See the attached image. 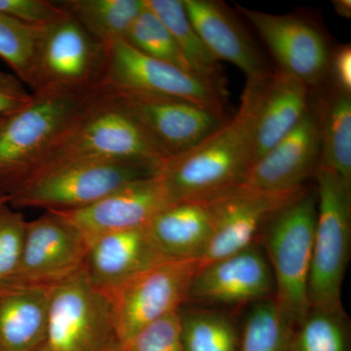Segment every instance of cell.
Wrapping results in <instances>:
<instances>
[{
	"instance_id": "1",
	"label": "cell",
	"mask_w": 351,
	"mask_h": 351,
	"mask_svg": "<svg viewBox=\"0 0 351 351\" xmlns=\"http://www.w3.org/2000/svg\"><path fill=\"white\" fill-rule=\"evenodd\" d=\"M265 80L246 82L239 110L216 131L189 151L163 161L158 178L171 202L209 201L243 184L252 164Z\"/></svg>"
},
{
	"instance_id": "2",
	"label": "cell",
	"mask_w": 351,
	"mask_h": 351,
	"mask_svg": "<svg viewBox=\"0 0 351 351\" xmlns=\"http://www.w3.org/2000/svg\"><path fill=\"white\" fill-rule=\"evenodd\" d=\"M92 93L38 90L27 106L0 119V195L9 197L34 178Z\"/></svg>"
},
{
	"instance_id": "3",
	"label": "cell",
	"mask_w": 351,
	"mask_h": 351,
	"mask_svg": "<svg viewBox=\"0 0 351 351\" xmlns=\"http://www.w3.org/2000/svg\"><path fill=\"white\" fill-rule=\"evenodd\" d=\"M89 159L165 160L123 108L97 90L51 147L34 178L62 164Z\"/></svg>"
},
{
	"instance_id": "4",
	"label": "cell",
	"mask_w": 351,
	"mask_h": 351,
	"mask_svg": "<svg viewBox=\"0 0 351 351\" xmlns=\"http://www.w3.org/2000/svg\"><path fill=\"white\" fill-rule=\"evenodd\" d=\"M163 162L144 159H89L41 173L8 197L16 208L73 211L133 184L158 175Z\"/></svg>"
},
{
	"instance_id": "5",
	"label": "cell",
	"mask_w": 351,
	"mask_h": 351,
	"mask_svg": "<svg viewBox=\"0 0 351 351\" xmlns=\"http://www.w3.org/2000/svg\"><path fill=\"white\" fill-rule=\"evenodd\" d=\"M316 214V195L306 191L274 214L258 234L274 274V300L293 329L309 311L307 288Z\"/></svg>"
},
{
	"instance_id": "6",
	"label": "cell",
	"mask_w": 351,
	"mask_h": 351,
	"mask_svg": "<svg viewBox=\"0 0 351 351\" xmlns=\"http://www.w3.org/2000/svg\"><path fill=\"white\" fill-rule=\"evenodd\" d=\"M317 214L307 298L309 307L343 308L341 286L351 249V184L317 168Z\"/></svg>"
},
{
	"instance_id": "7",
	"label": "cell",
	"mask_w": 351,
	"mask_h": 351,
	"mask_svg": "<svg viewBox=\"0 0 351 351\" xmlns=\"http://www.w3.org/2000/svg\"><path fill=\"white\" fill-rule=\"evenodd\" d=\"M45 345L50 351H121L112 299L83 267L49 288Z\"/></svg>"
},
{
	"instance_id": "8",
	"label": "cell",
	"mask_w": 351,
	"mask_h": 351,
	"mask_svg": "<svg viewBox=\"0 0 351 351\" xmlns=\"http://www.w3.org/2000/svg\"><path fill=\"white\" fill-rule=\"evenodd\" d=\"M95 90L175 97L219 115L226 97L193 73L140 52L123 39L106 47V61Z\"/></svg>"
},
{
	"instance_id": "9",
	"label": "cell",
	"mask_w": 351,
	"mask_h": 351,
	"mask_svg": "<svg viewBox=\"0 0 351 351\" xmlns=\"http://www.w3.org/2000/svg\"><path fill=\"white\" fill-rule=\"evenodd\" d=\"M105 61V46L66 14L39 29L29 87L34 92L50 88L94 91Z\"/></svg>"
},
{
	"instance_id": "10",
	"label": "cell",
	"mask_w": 351,
	"mask_h": 351,
	"mask_svg": "<svg viewBox=\"0 0 351 351\" xmlns=\"http://www.w3.org/2000/svg\"><path fill=\"white\" fill-rule=\"evenodd\" d=\"M117 101L164 158L195 147L228 119L191 101L160 95L101 91Z\"/></svg>"
},
{
	"instance_id": "11",
	"label": "cell",
	"mask_w": 351,
	"mask_h": 351,
	"mask_svg": "<svg viewBox=\"0 0 351 351\" xmlns=\"http://www.w3.org/2000/svg\"><path fill=\"white\" fill-rule=\"evenodd\" d=\"M198 261L167 258L134 277L110 297L122 343L186 304Z\"/></svg>"
},
{
	"instance_id": "12",
	"label": "cell",
	"mask_w": 351,
	"mask_h": 351,
	"mask_svg": "<svg viewBox=\"0 0 351 351\" xmlns=\"http://www.w3.org/2000/svg\"><path fill=\"white\" fill-rule=\"evenodd\" d=\"M306 191L302 188L269 191L242 184L206 201L213 215L214 232L198 265L225 258L255 243L265 223Z\"/></svg>"
},
{
	"instance_id": "13",
	"label": "cell",
	"mask_w": 351,
	"mask_h": 351,
	"mask_svg": "<svg viewBox=\"0 0 351 351\" xmlns=\"http://www.w3.org/2000/svg\"><path fill=\"white\" fill-rule=\"evenodd\" d=\"M88 244L80 232L56 212L25 225L19 269L5 282L51 288L83 267Z\"/></svg>"
},
{
	"instance_id": "14",
	"label": "cell",
	"mask_w": 351,
	"mask_h": 351,
	"mask_svg": "<svg viewBox=\"0 0 351 351\" xmlns=\"http://www.w3.org/2000/svg\"><path fill=\"white\" fill-rule=\"evenodd\" d=\"M274 274L260 245L198 265L186 302L208 306H239L274 297Z\"/></svg>"
},
{
	"instance_id": "15",
	"label": "cell",
	"mask_w": 351,
	"mask_h": 351,
	"mask_svg": "<svg viewBox=\"0 0 351 351\" xmlns=\"http://www.w3.org/2000/svg\"><path fill=\"white\" fill-rule=\"evenodd\" d=\"M240 9L271 51L279 69L308 87L322 82L329 66V52L317 29L293 16Z\"/></svg>"
},
{
	"instance_id": "16",
	"label": "cell",
	"mask_w": 351,
	"mask_h": 351,
	"mask_svg": "<svg viewBox=\"0 0 351 351\" xmlns=\"http://www.w3.org/2000/svg\"><path fill=\"white\" fill-rule=\"evenodd\" d=\"M170 204L157 175L133 182L89 206L56 213L75 226L89 245L103 235L147 226Z\"/></svg>"
},
{
	"instance_id": "17",
	"label": "cell",
	"mask_w": 351,
	"mask_h": 351,
	"mask_svg": "<svg viewBox=\"0 0 351 351\" xmlns=\"http://www.w3.org/2000/svg\"><path fill=\"white\" fill-rule=\"evenodd\" d=\"M319 157V113L308 108L290 133L252 164L243 184L269 191L304 188L307 178L315 174Z\"/></svg>"
},
{
	"instance_id": "18",
	"label": "cell",
	"mask_w": 351,
	"mask_h": 351,
	"mask_svg": "<svg viewBox=\"0 0 351 351\" xmlns=\"http://www.w3.org/2000/svg\"><path fill=\"white\" fill-rule=\"evenodd\" d=\"M167 258L143 226L90 242L83 269L90 282L110 298L134 277Z\"/></svg>"
},
{
	"instance_id": "19",
	"label": "cell",
	"mask_w": 351,
	"mask_h": 351,
	"mask_svg": "<svg viewBox=\"0 0 351 351\" xmlns=\"http://www.w3.org/2000/svg\"><path fill=\"white\" fill-rule=\"evenodd\" d=\"M189 21L218 61L234 64L247 82L270 75L257 48L223 3L213 0H182Z\"/></svg>"
},
{
	"instance_id": "20",
	"label": "cell",
	"mask_w": 351,
	"mask_h": 351,
	"mask_svg": "<svg viewBox=\"0 0 351 351\" xmlns=\"http://www.w3.org/2000/svg\"><path fill=\"white\" fill-rule=\"evenodd\" d=\"M308 88L281 69L265 78L256 115L252 164L265 156L301 121L309 108Z\"/></svg>"
},
{
	"instance_id": "21",
	"label": "cell",
	"mask_w": 351,
	"mask_h": 351,
	"mask_svg": "<svg viewBox=\"0 0 351 351\" xmlns=\"http://www.w3.org/2000/svg\"><path fill=\"white\" fill-rule=\"evenodd\" d=\"M147 230L166 258L199 262L213 237V215L206 201L172 203L152 218Z\"/></svg>"
},
{
	"instance_id": "22",
	"label": "cell",
	"mask_w": 351,
	"mask_h": 351,
	"mask_svg": "<svg viewBox=\"0 0 351 351\" xmlns=\"http://www.w3.org/2000/svg\"><path fill=\"white\" fill-rule=\"evenodd\" d=\"M49 288L0 283V351H29L45 343Z\"/></svg>"
},
{
	"instance_id": "23",
	"label": "cell",
	"mask_w": 351,
	"mask_h": 351,
	"mask_svg": "<svg viewBox=\"0 0 351 351\" xmlns=\"http://www.w3.org/2000/svg\"><path fill=\"white\" fill-rule=\"evenodd\" d=\"M145 4L168 27L191 73L226 97L223 69L189 21L182 0H145Z\"/></svg>"
},
{
	"instance_id": "24",
	"label": "cell",
	"mask_w": 351,
	"mask_h": 351,
	"mask_svg": "<svg viewBox=\"0 0 351 351\" xmlns=\"http://www.w3.org/2000/svg\"><path fill=\"white\" fill-rule=\"evenodd\" d=\"M59 3L105 47L124 40L145 8V0H66Z\"/></svg>"
},
{
	"instance_id": "25",
	"label": "cell",
	"mask_w": 351,
	"mask_h": 351,
	"mask_svg": "<svg viewBox=\"0 0 351 351\" xmlns=\"http://www.w3.org/2000/svg\"><path fill=\"white\" fill-rule=\"evenodd\" d=\"M319 120L318 168L332 171L351 184V94L337 88Z\"/></svg>"
},
{
	"instance_id": "26",
	"label": "cell",
	"mask_w": 351,
	"mask_h": 351,
	"mask_svg": "<svg viewBox=\"0 0 351 351\" xmlns=\"http://www.w3.org/2000/svg\"><path fill=\"white\" fill-rule=\"evenodd\" d=\"M179 316L184 351H239V331L230 314L181 308Z\"/></svg>"
},
{
	"instance_id": "27",
	"label": "cell",
	"mask_w": 351,
	"mask_h": 351,
	"mask_svg": "<svg viewBox=\"0 0 351 351\" xmlns=\"http://www.w3.org/2000/svg\"><path fill=\"white\" fill-rule=\"evenodd\" d=\"M288 351H350V320L345 308L309 307L293 329Z\"/></svg>"
},
{
	"instance_id": "28",
	"label": "cell",
	"mask_w": 351,
	"mask_h": 351,
	"mask_svg": "<svg viewBox=\"0 0 351 351\" xmlns=\"http://www.w3.org/2000/svg\"><path fill=\"white\" fill-rule=\"evenodd\" d=\"M292 332L274 297L254 302L239 332V351H288Z\"/></svg>"
},
{
	"instance_id": "29",
	"label": "cell",
	"mask_w": 351,
	"mask_h": 351,
	"mask_svg": "<svg viewBox=\"0 0 351 351\" xmlns=\"http://www.w3.org/2000/svg\"><path fill=\"white\" fill-rule=\"evenodd\" d=\"M124 40L147 56L193 73L172 34L147 4Z\"/></svg>"
},
{
	"instance_id": "30",
	"label": "cell",
	"mask_w": 351,
	"mask_h": 351,
	"mask_svg": "<svg viewBox=\"0 0 351 351\" xmlns=\"http://www.w3.org/2000/svg\"><path fill=\"white\" fill-rule=\"evenodd\" d=\"M40 27H32L0 12V58L23 83L31 85Z\"/></svg>"
},
{
	"instance_id": "31",
	"label": "cell",
	"mask_w": 351,
	"mask_h": 351,
	"mask_svg": "<svg viewBox=\"0 0 351 351\" xmlns=\"http://www.w3.org/2000/svg\"><path fill=\"white\" fill-rule=\"evenodd\" d=\"M121 351H184L179 311L143 328L122 343Z\"/></svg>"
},
{
	"instance_id": "32",
	"label": "cell",
	"mask_w": 351,
	"mask_h": 351,
	"mask_svg": "<svg viewBox=\"0 0 351 351\" xmlns=\"http://www.w3.org/2000/svg\"><path fill=\"white\" fill-rule=\"evenodd\" d=\"M25 225L23 215L9 209L0 213V283L12 278L22 258Z\"/></svg>"
},
{
	"instance_id": "33",
	"label": "cell",
	"mask_w": 351,
	"mask_h": 351,
	"mask_svg": "<svg viewBox=\"0 0 351 351\" xmlns=\"http://www.w3.org/2000/svg\"><path fill=\"white\" fill-rule=\"evenodd\" d=\"M0 12L32 27L52 24L68 14L59 2L47 0H0Z\"/></svg>"
},
{
	"instance_id": "34",
	"label": "cell",
	"mask_w": 351,
	"mask_h": 351,
	"mask_svg": "<svg viewBox=\"0 0 351 351\" xmlns=\"http://www.w3.org/2000/svg\"><path fill=\"white\" fill-rule=\"evenodd\" d=\"M32 94L16 75L0 71V117H6L32 101Z\"/></svg>"
},
{
	"instance_id": "35",
	"label": "cell",
	"mask_w": 351,
	"mask_h": 351,
	"mask_svg": "<svg viewBox=\"0 0 351 351\" xmlns=\"http://www.w3.org/2000/svg\"><path fill=\"white\" fill-rule=\"evenodd\" d=\"M332 73L337 88L351 94V48L350 44L341 46L332 57Z\"/></svg>"
},
{
	"instance_id": "36",
	"label": "cell",
	"mask_w": 351,
	"mask_h": 351,
	"mask_svg": "<svg viewBox=\"0 0 351 351\" xmlns=\"http://www.w3.org/2000/svg\"><path fill=\"white\" fill-rule=\"evenodd\" d=\"M335 10L339 16L350 19L351 16V1L350 0H335L332 1Z\"/></svg>"
},
{
	"instance_id": "37",
	"label": "cell",
	"mask_w": 351,
	"mask_h": 351,
	"mask_svg": "<svg viewBox=\"0 0 351 351\" xmlns=\"http://www.w3.org/2000/svg\"><path fill=\"white\" fill-rule=\"evenodd\" d=\"M6 205H8V197L0 195V213H1L2 209H3Z\"/></svg>"
},
{
	"instance_id": "38",
	"label": "cell",
	"mask_w": 351,
	"mask_h": 351,
	"mask_svg": "<svg viewBox=\"0 0 351 351\" xmlns=\"http://www.w3.org/2000/svg\"><path fill=\"white\" fill-rule=\"evenodd\" d=\"M29 351H50L48 350L47 346H46L45 343L44 345L39 346L38 348H34V350H29Z\"/></svg>"
},
{
	"instance_id": "39",
	"label": "cell",
	"mask_w": 351,
	"mask_h": 351,
	"mask_svg": "<svg viewBox=\"0 0 351 351\" xmlns=\"http://www.w3.org/2000/svg\"><path fill=\"white\" fill-rule=\"evenodd\" d=\"M2 119V117H0V119Z\"/></svg>"
}]
</instances>
